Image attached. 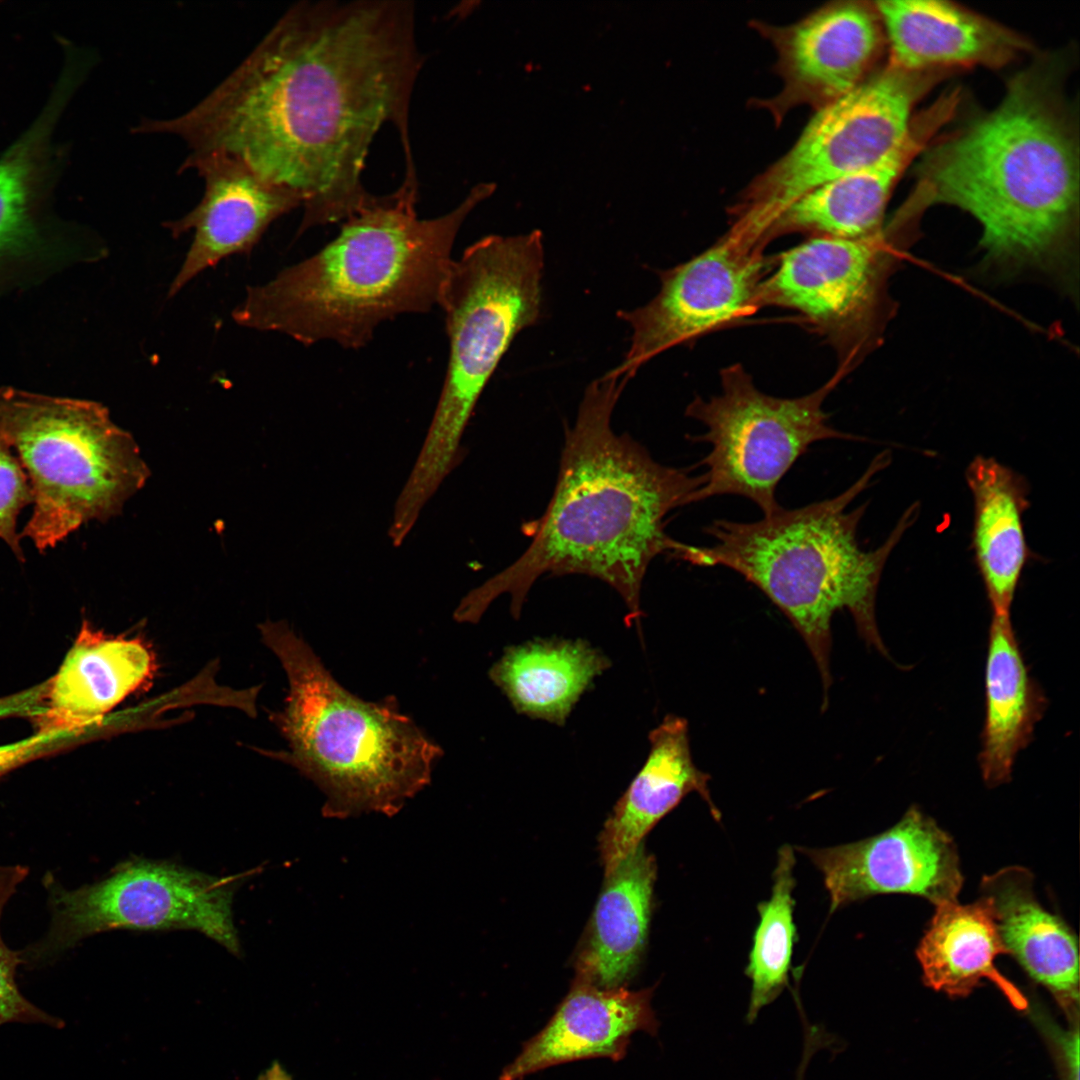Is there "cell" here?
<instances>
[{
  "label": "cell",
  "instance_id": "obj_1",
  "mask_svg": "<svg viewBox=\"0 0 1080 1080\" xmlns=\"http://www.w3.org/2000/svg\"><path fill=\"white\" fill-rule=\"evenodd\" d=\"M421 63L412 2H300L199 103L141 131L234 157L291 192L302 233L372 201L362 173L387 122L414 171L408 115Z\"/></svg>",
  "mask_w": 1080,
  "mask_h": 1080
},
{
  "label": "cell",
  "instance_id": "obj_2",
  "mask_svg": "<svg viewBox=\"0 0 1080 1080\" xmlns=\"http://www.w3.org/2000/svg\"><path fill=\"white\" fill-rule=\"evenodd\" d=\"M629 380L612 369L587 386L565 434L553 496L529 526V547L464 596L453 613L457 622L477 623L503 594L518 619L541 576L567 574L610 585L627 607L626 624L640 621L649 565L664 553L676 558L684 547L666 533L665 518L693 503L703 475L663 465L627 434L613 431L612 412Z\"/></svg>",
  "mask_w": 1080,
  "mask_h": 1080
},
{
  "label": "cell",
  "instance_id": "obj_3",
  "mask_svg": "<svg viewBox=\"0 0 1080 1080\" xmlns=\"http://www.w3.org/2000/svg\"><path fill=\"white\" fill-rule=\"evenodd\" d=\"M1057 96L1048 73L1016 76L994 110L927 151L913 200L973 216L990 267L1033 269L1071 283L1078 157Z\"/></svg>",
  "mask_w": 1080,
  "mask_h": 1080
},
{
  "label": "cell",
  "instance_id": "obj_4",
  "mask_svg": "<svg viewBox=\"0 0 1080 1080\" xmlns=\"http://www.w3.org/2000/svg\"><path fill=\"white\" fill-rule=\"evenodd\" d=\"M481 192L430 219L417 215V186L374 197L317 253L247 287L232 318L303 345H366L382 322L439 303L456 236Z\"/></svg>",
  "mask_w": 1080,
  "mask_h": 1080
},
{
  "label": "cell",
  "instance_id": "obj_5",
  "mask_svg": "<svg viewBox=\"0 0 1080 1080\" xmlns=\"http://www.w3.org/2000/svg\"><path fill=\"white\" fill-rule=\"evenodd\" d=\"M878 454L841 494L799 508L781 507L753 522L714 520L704 531L710 546L687 545L679 559L697 566H723L756 586L802 636L823 683V707L832 684L830 655L834 614L847 610L868 645L886 654L875 617L876 594L884 566L919 514L911 505L881 546L861 548L858 525L866 504H849L889 464Z\"/></svg>",
  "mask_w": 1080,
  "mask_h": 1080
},
{
  "label": "cell",
  "instance_id": "obj_6",
  "mask_svg": "<svg viewBox=\"0 0 1080 1080\" xmlns=\"http://www.w3.org/2000/svg\"><path fill=\"white\" fill-rule=\"evenodd\" d=\"M259 628L289 684L275 716L289 746L284 759L323 792L326 817L393 815L429 785L443 750L400 711L394 696L357 697L288 624Z\"/></svg>",
  "mask_w": 1080,
  "mask_h": 1080
},
{
  "label": "cell",
  "instance_id": "obj_7",
  "mask_svg": "<svg viewBox=\"0 0 1080 1080\" xmlns=\"http://www.w3.org/2000/svg\"><path fill=\"white\" fill-rule=\"evenodd\" d=\"M544 247L534 231L486 236L452 261L438 305L449 340L442 390L421 450L401 490L424 506L463 459L461 440L476 404L514 338L538 321Z\"/></svg>",
  "mask_w": 1080,
  "mask_h": 1080
},
{
  "label": "cell",
  "instance_id": "obj_8",
  "mask_svg": "<svg viewBox=\"0 0 1080 1080\" xmlns=\"http://www.w3.org/2000/svg\"><path fill=\"white\" fill-rule=\"evenodd\" d=\"M0 434L15 448L33 492L20 534L41 552L84 523L104 521L145 484L149 470L102 404L0 388Z\"/></svg>",
  "mask_w": 1080,
  "mask_h": 1080
},
{
  "label": "cell",
  "instance_id": "obj_9",
  "mask_svg": "<svg viewBox=\"0 0 1080 1080\" xmlns=\"http://www.w3.org/2000/svg\"><path fill=\"white\" fill-rule=\"evenodd\" d=\"M840 379L835 374L809 394L780 398L760 391L740 364L722 369L721 393L707 400L695 397L686 409L706 427L691 439L710 445L699 463L706 471L693 503L735 495L752 501L763 515L780 509L778 484L810 445L857 438L833 428L823 409Z\"/></svg>",
  "mask_w": 1080,
  "mask_h": 1080
},
{
  "label": "cell",
  "instance_id": "obj_10",
  "mask_svg": "<svg viewBox=\"0 0 1080 1080\" xmlns=\"http://www.w3.org/2000/svg\"><path fill=\"white\" fill-rule=\"evenodd\" d=\"M928 73L888 63L819 108L792 148L750 186L732 227L767 244L773 222L800 196L882 159L907 135L913 106L934 80Z\"/></svg>",
  "mask_w": 1080,
  "mask_h": 1080
},
{
  "label": "cell",
  "instance_id": "obj_11",
  "mask_svg": "<svg viewBox=\"0 0 1080 1080\" xmlns=\"http://www.w3.org/2000/svg\"><path fill=\"white\" fill-rule=\"evenodd\" d=\"M250 873L214 876L162 860L132 858L105 878L68 890L46 874L52 913L47 935L27 952L44 960L112 930H195L240 955L233 898Z\"/></svg>",
  "mask_w": 1080,
  "mask_h": 1080
},
{
  "label": "cell",
  "instance_id": "obj_12",
  "mask_svg": "<svg viewBox=\"0 0 1080 1080\" xmlns=\"http://www.w3.org/2000/svg\"><path fill=\"white\" fill-rule=\"evenodd\" d=\"M896 232L895 226L857 239L810 237L778 257L761 284L760 307L801 314L836 351L842 377L879 344L889 318Z\"/></svg>",
  "mask_w": 1080,
  "mask_h": 1080
},
{
  "label": "cell",
  "instance_id": "obj_13",
  "mask_svg": "<svg viewBox=\"0 0 1080 1080\" xmlns=\"http://www.w3.org/2000/svg\"><path fill=\"white\" fill-rule=\"evenodd\" d=\"M763 250L728 232L690 260L659 271L661 287L654 298L617 312L632 333L615 372L632 378L661 352L752 315L760 307V287L772 266Z\"/></svg>",
  "mask_w": 1080,
  "mask_h": 1080
},
{
  "label": "cell",
  "instance_id": "obj_14",
  "mask_svg": "<svg viewBox=\"0 0 1080 1080\" xmlns=\"http://www.w3.org/2000/svg\"><path fill=\"white\" fill-rule=\"evenodd\" d=\"M61 114L59 105L46 103L0 156V300L105 255L92 233L55 217L46 205L52 134Z\"/></svg>",
  "mask_w": 1080,
  "mask_h": 1080
},
{
  "label": "cell",
  "instance_id": "obj_15",
  "mask_svg": "<svg viewBox=\"0 0 1080 1080\" xmlns=\"http://www.w3.org/2000/svg\"><path fill=\"white\" fill-rule=\"evenodd\" d=\"M799 851L822 874L830 912L885 893L923 897L936 907L956 902L963 885L953 839L916 807L875 836Z\"/></svg>",
  "mask_w": 1080,
  "mask_h": 1080
},
{
  "label": "cell",
  "instance_id": "obj_16",
  "mask_svg": "<svg viewBox=\"0 0 1080 1080\" xmlns=\"http://www.w3.org/2000/svg\"><path fill=\"white\" fill-rule=\"evenodd\" d=\"M188 169L197 172L205 187L192 210L163 224L174 238L193 232L169 297L224 258L250 253L276 219L301 206L294 194L226 154L189 153L180 166L181 171Z\"/></svg>",
  "mask_w": 1080,
  "mask_h": 1080
},
{
  "label": "cell",
  "instance_id": "obj_17",
  "mask_svg": "<svg viewBox=\"0 0 1080 1080\" xmlns=\"http://www.w3.org/2000/svg\"><path fill=\"white\" fill-rule=\"evenodd\" d=\"M875 8L839 3L777 32L784 89L779 104L817 108L861 84L882 41Z\"/></svg>",
  "mask_w": 1080,
  "mask_h": 1080
},
{
  "label": "cell",
  "instance_id": "obj_18",
  "mask_svg": "<svg viewBox=\"0 0 1080 1080\" xmlns=\"http://www.w3.org/2000/svg\"><path fill=\"white\" fill-rule=\"evenodd\" d=\"M955 111L950 98H939L912 120L905 138L882 159L827 181L792 202L771 225L767 243L794 232L857 239L881 231L884 211L899 177Z\"/></svg>",
  "mask_w": 1080,
  "mask_h": 1080
},
{
  "label": "cell",
  "instance_id": "obj_19",
  "mask_svg": "<svg viewBox=\"0 0 1080 1080\" xmlns=\"http://www.w3.org/2000/svg\"><path fill=\"white\" fill-rule=\"evenodd\" d=\"M652 994L653 988L602 989L575 976L550 1021L524 1044L500 1079L522 1080L547 1067L580 1059H621L634 1033L657 1032Z\"/></svg>",
  "mask_w": 1080,
  "mask_h": 1080
},
{
  "label": "cell",
  "instance_id": "obj_20",
  "mask_svg": "<svg viewBox=\"0 0 1080 1080\" xmlns=\"http://www.w3.org/2000/svg\"><path fill=\"white\" fill-rule=\"evenodd\" d=\"M889 62L910 72L947 67H1002L1028 49L1002 25L952 3L934 0L878 1Z\"/></svg>",
  "mask_w": 1080,
  "mask_h": 1080
},
{
  "label": "cell",
  "instance_id": "obj_21",
  "mask_svg": "<svg viewBox=\"0 0 1080 1080\" xmlns=\"http://www.w3.org/2000/svg\"><path fill=\"white\" fill-rule=\"evenodd\" d=\"M648 756L616 803L599 837L605 876L641 844L658 821L690 793H698L712 816L720 820L708 782L710 775L694 763L686 719L669 714L650 731Z\"/></svg>",
  "mask_w": 1080,
  "mask_h": 1080
},
{
  "label": "cell",
  "instance_id": "obj_22",
  "mask_svg": "<svg viewBox=\"0 0 1080 1080\" xmlns=\"http://www.w3.org/2000/svg\"><path fill=\"white\" fill-rule=\"evenodd\" d=\"M980 892L991 906L1006 954L1046 987L1068 1016L1077 1018V938L1059 916L1038 901L1032 873L1021 866L1005 867L984 876Z\"/></svg>",
  "mask_w": 1080,
  "mask_h": 1080
},
{
  "label": "cell",
  "instance_id": "obj_23",
  "mask_svg": "<svg viewBox=\"0 0 1080 1080\" xmlns=\"http://www.w3.org/2000/svg\"><path fill=\"white\" fill-rule=\"evenodd\" d=\"M153 657L137 639L82 627L56 674L49 679L39 730L97 728L106 714L153 674Z\"/></svg>",
  "mask_w": 1080,
  "mask_h": 1080
},
{
  "label": "cell",
  "instance_id": "obj_24",
  "mask_svg": "<svg viewBox=\"0 0 1080 1080\" xmlns=\"http://www.w3.org/2000/svg\"><path fill=\"white\" fill-rule=\"evenodd\" d=\"M657 866L641 843L608 876L597 900L576 975L602 989L623 988L646 946Z\"/></svg>",
  "mask_w": 1080,
  "mask_h": 1080
},
{
  "label": "cell",
  "instance_id": "obj_25",
  "mask_svg": "<svg viewBox=\"0 0 1080 1080\" xmlns=\"http://www.w3.org/2000/svg\"><path fill=\"white\" fill-rule=\"evenodd\" d=\"M966 481L974 506L972 547L992 614L1010 615L1030 556L1023 515L1029 507L1024 478L993 457L969 463Z\"/></svg>",
  "mask_w": 1080,
  "mask_h": 1080
},
{
  "label": "cell",
  "instance_id": "obj_26",
  "mask_svg": "<svg viewBox=\"0 0 1080 1080\" xmlns=\"http://www.w3.org/2000/svg\"><path fill=\"white\" fill-rule=\"evenodd\" d=\"M611 666L582 639H534L506 647L488 676L514 710L564 726L582 695Z\"/></svg>",
  "mask_w": 1080,
  "mask_h": 1080
},
{
  "label": "cell",
  "instance_id": "obj_27",
  "mask_svg": "<svg viewBox=\"0 0 1080 1080\" xmlns=\"http://www.w3.org/2000/svg\"><path fill=\"white\" fill-rule=\"evenodd\" d=\"M1025 665L1010 615L992 614L985 669V720L979 763L985 783L1009 781L1046 706Z\"/></svg>",
  "mask_w": 1080,
  "mask_h": 1080
},
{
  "label": "cell",
  "instance_id": "obj_28",
  "mask_svg": "<svg viewBox=\"0 0 1080 1080\" xmlns=\"http://www.w3.org/2000/svg\"><path fill=\"white\" fill-rule=\"evenodd\" d=\"M935 908L916 952L926 985L952 997H964L988 979L1013 1006L1026 1009L1025 997L994 964L1006 950L988 900L980 896L971 904L956 901Z\"/></svg>",
  "mask_w": 1080,
  "mask_h": 1080
},
{
  "label": "cell",
  "instance_id": "obj_29",
  "mask_svg": "<svg viewBox=\"0 0 1080 1080\" xmlns=\"http://www.w3.org/2000/svg\"><path fill=\"white\" fill-rule=\"evenodd\" d=\"M795 856L789 845L778 851L773 886L768 900L759 903L756 927L745 974L752 988L747 1017L775 1000L788 982L794 943L797 939L793 913Z\"/></svg>",
  "mask_w": 1080,
  "mask_h": 1080
},
{
  "label": "cell",
  "instance_id": "obj_30",
  "mask_svg": "<svg viewBox=\"0 0 1080 1080\" xmlns=\"http://www.w3.org/2000/svg\"><path fill=\"white\" fill-rule=\"evenodd\" d=\"M28 873V867L23 865H0V918L4 906ZM23 961L21 953L6 946L0 933V1026L23 1023L63 1028L65 1024L61 1018L37 1007L20 992L16 983V970Z\"/></svg>",
  "mask_w": 1080,
  "mask_h": 1080
},
{
  "label": "cell",
  "instance_id": "obj_31",
  "mask_svg": "<svg viewBox=\"0 0 1080 1080\" xmlns=\"http://www.w3.org/2000/svg\"><path fill=\"white\" fill-rule=\"evenodd\" d=\"M33 502L28 476L11 446L0 434V538L20 561L24 555L17 534V518L21 510Z\"/></svg>",
  "mask_w": 1080,
  "mask_h": 1080
},
{
  "label": "cell",
  "instance_id": "obj_32",
  "mask_svg": "<svg viewBox=\"0 0 1080 1080\" xmlns=\"http://www.w3.org/2000/svg\"><path fill=\"white\" fill-rule=\"evenodd\" d=\"M96 728L43 729L14 743L0 745V776L33 760L78 743Z\"/></svg>",
  "mask_w": 1080,
  "mask_h": 1080
},
{
  "label": "cell",
  "instance_id": "obj_33",
  "mask_svg": "<svg viewBox=\"0 0 1080 1080\" xmlns=\"http://www.w3.org/2000/svg\"><path fill=\"white\" fill-rule=\"evenodd\" d=\"M49 679L30 688L0 697V719L32 717L35 720L46 711Z\"/></svg>",
  "mask_w": 1080,
  "mask_h": 1080
},
{
  "label": "cell",
  "instance_id": "obj_34",
  "mask_svg": "<svg viewBox=\"0 0 1080 1080\" xmlns=\"http://www.w3.org/2000/svg\"><path fill=\"white\" fill-rule=\"evenodd\" d=\"M257 1080H293L291 1075L284 1069V1067L277 1061L267 1068Z\"/></svg>",
  "mask_w": 1080,
  "mask_h": 1080
}]
</instances>
